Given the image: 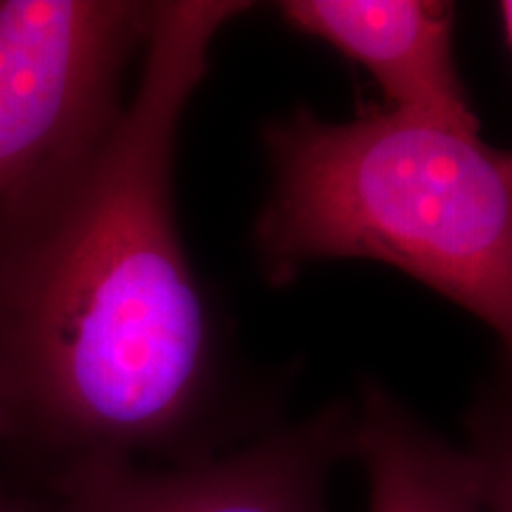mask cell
Wrapping results in <instances>:
<instances>
[{
    "instance_id": "6da1fadb",
    "label": "cell",
    "mask_w": 512,
    "mask_h": 512,
    "mask_svg": "<svg viewBox=\"0 0 512 512\" xmlns=\"http://www.w3.org/2000/svg\"><path fill=\"white\" fill-rule=\"evenodd\" d=\"M240 0L152 3L143 69L117 124L38 200L12 261L8 382L86 460L207 458L275 425L271 399L233 392L216 318L174 209L185 107Z\"/></svg>"
},
{
    "instance_id": "7a4b0ae2",
    "label": "cell",
    "mask_w": 512,
    "mask_h": 512,
    "mask_svg": "<svg viewBox=\"0 0 512 512\" xmlns=\"http://www.w3.org/2000/svg\"><path fill=\"white\" fill-rule=\"evenodd\" d=\"M264 152L254 249L273 285L380 261L482 320L512 366V152L387 107L344 121L299 107L266 124Z\"/></svg>"
},
{
    "instance_id": "3957f363",
    "label": "cell",
    "mask_w": 512,
    "mask_h": 512,
    "mask_svg": "<svg viewBox=\"0 0 512 512\" xmlns=\"http://www.w3.org/2000/svg\"><path fill=\"white\" fill-rule=\"evenodd\" d=\"M152 3L0 0V211L48 197L117 124Z\"/></svg>"
},
{
    "instance_id": "277c9868",
    "label": "cell",
    "mask_w": 512,
    "mask_h": 512,
    "mask_svg": "<svg viewBox=\"0 0 512 512\" xmlns=\"http://www.w3.org/2000/svg\"><path fill=\"white\" fill-rule=\"evenodd\" d=\"M347 460L354 401H332L188 463L86 460L69 475L62 512H332V477Z\"/></svg>"
},
{
    "instance_id": "5b68a950",
    "label": "cell",
    "mask_w": 512,
    "mask_h": 512,
    "mask_svg": "<svg viewBox=\"0 0 512 512\" xmlns=\"http://www.w3.org/2000/svg\"><path fill=\"white\" fill-rule=\"evenodd\" d=\"M285 24L361 64L387 110L432 124L482 131L460 79L456 5L441 0H287Z\"/></svg>"
},
{
    "instance_id": "8992f818",
    "label": "cell",
    "mask_w": 512,
    "mask_h": 512,
    "mask_svg": "<svg viewBox=\"0 0 512 512\" xmlns=\"http://www.w3.org/2000/svg\"><path fill=\"white\" fill-rule=\"evenodd\" d=\"M354 460L368 479V512H484L463 446L377 382L354 401Z\"/></svg>"
},
{
    "instance_id": "52a82bcc",
    "label": "cell",
    "mask_w": 512,
    "mask_h": 512,
    "mask_svg": "<svg viewBox=\"0 0 512 512\" xmlns=\"http://www.w3.org/2000/svg\"><path fill=\"white\" fill-rule=\"evenodd\" d=\"M465 446L484 512H512V366L501 361L465 415Z\"/></svg>"
},
{
    "instance_id": "ba28073f",
    "label": "cell",
    "mask_w": 512,
    "mask_h": 512,
    "mask_svg": "<svg viewBox=\"0 0 512 512\" xmlns=\"http://www.w3.org/2000/svg\"><path fill=\"white\" fill-rule=\"evenodd\" d=\"M12 411H15V401H12L8 384H5L3 375H0V434L12 425Z\"/></svg>"
},
{
    "instance_id": "9c48e42d",
    "label": "cell",
    "mask_w": 512,
    "mask_h": 512,
    "mask_svg": "<svg viewBox=\"0 0 512 512\" xmlns=\"http://www.w3.org/2000/svg\"><path fill=\"white\" fill-rule=\"evenodd\" d=\"M498 15L503 19L505 38H508V46L512 50V0H503V3L498 5Z\"/></svg>"
},
{
    "instance_id": "30bf717a",
    "label": "cell",
    "mask_w": 512,
    "mask_h": 512,
    "mask_svg": "<svg viewBox=\"0 0 512 512\" xmlns=\"http://www.w3.org/2000/svg\"><path fill=\"white\" fill-rule=\"evenodd\" d=\"M0 512H27V510L0 491Z\"/></svg>"
}]
</instances>
